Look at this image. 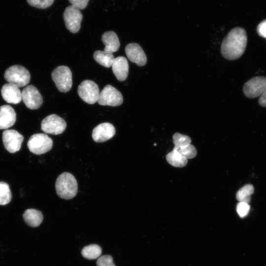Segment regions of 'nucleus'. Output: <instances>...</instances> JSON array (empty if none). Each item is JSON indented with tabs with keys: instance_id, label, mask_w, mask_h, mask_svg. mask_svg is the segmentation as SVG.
Segmentation results:
<instances>
[{
	"instance_id": "obj_1",
	"label": "nucleus",
	"mask_w": 266,
	"mask_h": 266,
	"mask_svg": "<svg viewBox=\"0 0 266 266\" xmlns=\"http://www.w3.org/2000/svg\"><path fill=\"white\" fill-rule=\"evenodd\" d=\"M247 42L245 30L240 27L234 28L223 39L221 46V54L227 60H236L244 53Z\"/></svg>"
},
{
	"instance_id": "obj_2",
	"label": "nucleus",
	"mask_w": 266,
	"mask_h": 266,
	"mask_svg": "<svg viewBox=\"0 0 266 266\" xmlns=\"http://www.w3.org/2000/svg\"><path fill=\"white\" fill-rule=\"evenodd\" d=\"M55 189L58 196L65 200L73 198L77 194L78 184L74 176L69 172H65L56 179Z\"/></svg>"
},
{
	"instance_id": "obj_3",
	"label": "nucleus",
	"mask_w": 266,
	"mask_h": 266,
	"mask_svg": "<svg viewBox=\"0 0 266 266\" xmlns=\"http://www.w3.org/2000/svg\"><path fill=\"white\" fill-rule=\"evenodd\" d=\"M4 79L9 83L19 87L28 85L30 82L31 75L29 71L25 67L20 65H13L5 71Z\"/></svg>"
},
{
	"instance_id": "obj_4",
	"label": "nucleus",
	"mask_w": 266,
	"mask_h": 266,
	"mask_svg": "<svg viewBox=\"0 0 266 266\" xmlns=\"http://www.w3.org/2000/svg\"><path fill=\"white\" fill-rule=\"evenodd\" d=\"M51 77L58 90L63 93L69 91L72 84V73L66 66H60L55 68Z\"/></svg>"
},
{
	"instance_id": "obj_5",
	"label": "nucleus",
	"mask_w": 266,
	"mask_h": 266,
	"mask_svg": "<svg viewBox=\"0 0 266 266\" xmlns=\"http://www.w3.org/2000/svg\"><path fill=\"white\" fill-rule=\"evenodd\" d=\"M27 146L31 152L36 155H40L51 149L53 140L46 134L35 133L30 137Z\"/></svg>"
},
{
	"instance_id": "obj_6",
	"label": "nucleus",
	"mask_w": 266,
	"mask_h": 266,
	"mask_svg": "<svg viewBox=\"0 0 266 266\" xmlns=\"http://www.w3.org/2000/svg\"><path fill=\"white\" fill-rule=\"evenodd\" d=\"M77 92L84 102L91 104L98 101L100 95L98 85L90 80L83 81L78 87Z\"/></svg>"
},
{
	"instance_id": "obj_7",
	"label": "nucleus",
	"mask_w": 266,
	"mask_h": 266,
	"mask_svg": "<svg viewBox=\"0 0 266 266\" xmlns=\"http://www.w3.org/2000/svg\"><path fill=\"white\" fill-rule=\"evenodd\" d=\"M66 127V121L55 114L47 116L41 123V129L43 132L54 135L62 133Z\"/></svg>"
},
{
	"instance_id": "obj_8",
	"label": "nucleus",
	"mask_w": 266,
	"mask_h": 266,
	"mask_svg": "<svg viewBox=\"0 0 266 266\" xmlns=\"http://www.w3.org/2000/svg\"><path fill=\"white\" fill-rule=\"evenodd\" d=\"M66 28L71 33H77L81 27L83 15L77 7L70 5L67 6L63 13Z\"/></svg>"
},
{
	"instance_id": "obj_9",
	"label": "nucleus",
	"mask_w": 266,
	"mask_h": 266,
	"mask_svg": "<svg viewBox=\"0 0 266 266\" xmlns=\"http://www.w3.org/2000/svg\"><path fill=\"white\" fill-rule=\"evenodd\" d=\"M97 102L101 105L117 106L123 103V98L122 94L115 88L106 85L100 93Z\"/></svg>"
},
{
	"instance_id": "obj_10",
	"label": "nucleus",
	"mask_w": 266,
	"mask_h": 266,
	"mask_svg": "<svg viewBox=\"0 0 266 266\" xmlns=\"http://www.w3.org/2000/svg\"><path fill=\"white\" fill-rule=\"evenodd\" d=\"M266 89V77L256 76L246 82L243 86L244 95L249 98L260 96Z\"/></svg>"
},
{
	"instance_id": "obj_11",
	"label": "nucleus",
	"mask_w": 266,
	"mask_h": 266,
	"mask_svg": "<svg viewBox=\"0 0 266 266\" xmlns=\"http://www.w3.org/2000/svg\"><path fill=\"white\" fill-rule=\"evenodd\" d=\"M22 96L26 107L30 109H37L42 104L43 98L37 89L32 85L24 88Z\"/></svg>"
},
{
	"instance_id": "obj_12",
	"label": "nucleus",
	"mask_w": 266,
	"mask_h": 266,
	"mask_svg": "<svg viewBox=\"0 0 266 266\" xmlns=\"http://www.w3.org/2000/svg\"><path fill=\"white\" fill-rule=\"evenodd\" d=\"M23 140V136L15 130H6L2 133L4 146L11 153L20 149Z\"/></svg>"
},
{
	"instance_id": "obj_13",
	"label": "nucleus",
	"mask_w": 266,
	"mask_h": 266,
	"mask_svg": "<svg viewBox=\"0 0 266 266\" xmlns=\"http://www.w3.org/2000/svg\"><path fill=\"white\" fill-rule=\"evenodd\" d=\"M125 52L129 60L138 66H144L146 64V56L138 44L136 43L128 44L125 47Z\"/></svg>"
},
{
	"instance_id": "obj_14",
	"label": "nucleus",
	"mask_w": 266,
	"mask_h": 266,
	"mask_svg": "<svg viewBox=\"0 0 266 266\" xmlns=\"http://www.w3.org/2000/svg\"><path fill=\"white\" fill-rule=\"evenodd\" d=\"M115 129L109 123H103L97 126L92 131V138L96 142H103L110 139L115 134Z\"/></svg>"
},
{
	"instance_id": "obj_15",
	"label": "nucleus",
	"mask_w": 266,
	"mask_h": 266,
	"mask_svg": "<svg viewBox=\"0 0 266 266\" xmlns=\"http://www.w3.org/2000/svg\"><path fill=\"white\" fill-rule=\"evenodd\" d=\"M3 100L9 103L18 104L22 100V92L18 87L11 83H6L1 89Z\"/></svg>"
},
{
	"instance_id": "obj_16",
	"label": "nucleus",
	"mask_w": 266,
	"mask_h": 266,
	"mask_svg": "<svg viewBox=\"0 0 266 266\" xmlns=\"http://www.w3.org/2000/svg\"><path fill=\"white\" fill-rule=\"evenodd\" d=\"M112 69L117 80L125 81L129 74V63L126 58L119 56L114 59L112 64Z\"/></svg>"
},
{
	"instance_id": "obj_17",
	"label": "nucleus",
	"mask_w": 266,
	"mask_h": 266,
	"mask_svg": "<svg viewBox=\"0 0 266 266\" xmlns=\"http://www.w3.org/2000/svg\"><path fill=\"white\" fill-rule=\"evenodd\" d=\"M16 119V114L9 105L0 106V129H7L12 127Z\"/></svg>"
},
{
	"instance_id": "obj_18",
	"label": "nucleus",
	"mask_w": 266,
	"mask_h": 266,
	"mask_svg": "<svg viewBox=\"0 0 266 266\" xmlns=\"http://www.w3.org/2000/svg\"><path fill=\"white\" fill-rule=\"evenodd\" d=\"M101 40L105 45L104 51L114 53L117 51L120 43L117 34L113 31H107L103 33Z\"/></svg>"
},
{
	"instance_id": "obj_19",
	"label": "nucleus",
	"mask_w": 266,
	"mask_h": 266,
	"mask_svg": "<svg viewBox=\"0 0 266 266\" xmlns=\"http://www.w3.org/2000/svg\"><path fill=\"white\" fill-rule=\"evenodd\" d=\"M23 217L26 223L30 227H37L42 222L43 217L42 212L35 209L25 210Z\"/></svg>"
},
{
	"instance_id": "obj_20",
	"label": "nucleus",
	"mask_w": 266,
	"mask_h": 266,
	"mask_svg": "<svg viewBox=\"0 0 266 266\" xmlns=\"http://www.w3.org/2000/svg\"><path fill=\"white\" fill-rule=\"evenodd\" d=\"M177 149V147H174L172 151L166 155V159L167 162L172 166L182 167L187 165L188 161L187 159L178 152Z\"/></svg>"
},
{
	"instance_id": "obj_21",
	"label": "nucleus",
	"mask_w": 266,
	"mask_h": 266,
	"mask_svg": "<svg viewBox=\"0 0 266 266\" xmlns=\"http://www.w3.org/2000/svg\"><path fill=\"white\" fill-rule=\"evenodd\" d=\"M93 57L98 63L106 67H110L115 59L112 53L100 50L95 51Z\"/></svg>"
},
{
	"instance_id": "obj_22",
	"label": "nucleus",
	"mask_w": 266,
	"mask_h": 266,
	"mask_svg": "<svg viewBox=\"0 0 266 266\" xmlns=\"http://www.w3.org/2000/svg\"><path fill=\"white\" fill-rule=\"evenodd\" d=\"M102 250L99 245L95 244L85 246L81 251L82 256L89 260H94L100 257Z\"/></svg>"
},
{
	"instance_id": "obj_23",
	"label": "nucleus",
	"mask_w": 266,
	"mask_h": 266,
	"mask_svg": "<svg viewBox=\"0 0 266 266\" xmlns=\"http://www.w3.org/2000/svg\"><path fill=\"white\" fill-rule=\"evenodd\" d=\"M254 188L251 184H246L237 192L236 198L239 201L249 203L251 200V195L254 193Z\"/></svg>"
},
{
	"instance_id": "obj_24",
	"label": "nucleus",
	"mask_w": 266,
	"mask_h": 266,
	"mask_svg": "<svg viewBox=\"0 0 266 266\" xmlns=\"http://www.w3.org/2000/svg\"><path fill=\"white\" fill-rule=\"evenodd\" d=\"M11 198L9 185L6 182L0 181V205L8 204L11 201Z\"/></svg>"
},
{
	"instance_id": "obj_25",
	"label": "nucleus",
	"mask_w": 266,
	"mask_h": 266,
	"mask_svg": "<svg viewBox=\"0 0 266 266\" xmlns=\"http://www.w3.org/2000/svg\"><path fill=\"white\" fill-rule=\"evenodd\" d=\"M172 139L174 147L178 148L185 146L191 142V139L189 136L178 133L173 135Z\"/></svg>"
},
{
	"instance_id": "obj_26",
	"label": "nucleus",
	"mask_w": 266,
	"mask_h": 266,
	"mask_svg": "<svg viewBox=\"0 0 266 266\" xmlns=\"http://www.w3.org/2000/svg\"><path fill=\"white\" fill-rule=\"evenodd\" d=\"M177 150L179 153L187 159L194 158L197 153L195 147L191 144L178 148Z\"/></svg>"
},
{
	"instance_id": "obj_27",
	"label": "nucleus",
	"mask_w": 266,
	"mask_h": 266,
	"mask_svg": "<svg viewBox=\"0 0 266 266\" xmlns=\"http://www.w3.org/2000/svg\"><path fill=\"white\" fill-rule=\"evenodd\" d=\"M54 0H27L32 6L37 8L45 9L51 6Z\"/></svg>"
},
{
	"instance_id": "obj_28",
	"label": "nucleus",
	"mask_w": 266,
	"mask_h": 266,
	"mask_svg": "<svg viewBox=\"0 0 266 266\" xmlns=\"http://www.w3.org/2000/svg\"><path fill=\"white\" fill-rule=\"evenodd\" d=\"M250 208L249 203L239 201L236 205V211L239 216L243 218L247 215Z\"/></svg>"
},
{
	"instance_id": "obj_29",
	"label": "nucleus",
	"mask_w": 266,
	"mask_h": 266,
	"mask_svg": "<svg viewBox=\"0 0 266 266\" xmlns=\"http://www.w3.org/2000/svg\"><path fill=\"white\" fill-rule=\"evenodd\" d=\"M97 266H115L113 263V258L108 255H103L98 259Z\"/></svg>"
},
{
	"instance_id": "obj_30",
	"label": "nucleus",
	"mask_w": 266,
	"mask_h": 266,
	"mask_svg": "<svg viewBox=\"0 0 266 266\" xmlns=\"http://www.w3.org/2000/svg\"><path fill=\"white\" fill-rule=\"evenodd\" d=\"M71 5L79 9H84L87 5L89 0H68Z\"/></svg>"
},
{
	"instance_id": "obj_31",
	"label": "nucleus",
	"mask_w": 266,
	"mask_h": 266,
	"mask_svg": "<svg viewBox=\"0 0 266 266\" xmlns=\"http://www.w3.org/2000/svg\"><path fill=\"white\" fill-rule=\"evenodd\" d=\"M257 32L260 36L266 38V19L262 21L258 25Z\"/></svg>"
},
{
	"instance_id": "obj_32",
	"label": "nucleus",
	"mask_w": 266,
	"mask_h": 266,
	"mask_svg": "<svg viewBox=\"0 0 266 266\" xmlns=\"http://www.w3.org/2000/svg\"><path fill=\"white\" fill-rule=\"evenodd\" d=\"M259 103L263 107H266V89L260 96Z\"/></svg>"
}]
</instances>
